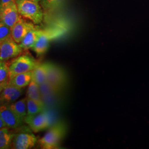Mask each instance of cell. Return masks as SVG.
I'll list each match as a JSON object with an SVG mask.
<instances>
[{
  "instance_id": "cell-1",
  "label": "cell",
  "mask_w": 149,
  "mask_h": 149,
  "mask_svg": "<svg viewBox=\"0 0 149 149\" xmlns=\"http://www.w3.org/2000/svg\"><path fill=\"white\" fill-rule=\"evenodd\" d=\"M66 133V127L63 123L55 124L38 141L40 148L44 149H57Z\"/></svg>"
},
{
  "instance_id": "cell-2",
  "label": "cell",
  "mask_w": 149,
  "mask_h": 149,
  "mask_svg": "<svg viewBox=\"0 0 149 149\" xmlns=\"http://www.w3.org/2000/svg\"><path fill=\"white\" fill-rule=\"evenodd\" d=\"M19 15L28 19L35 24L40 23L43 19V12L38 2L29 0H15Z\"/></svg>"
},
{
  "instance_id": "cell-3",
  "label": "cell",
  "mask_w": 149,
  "mask_h": 149,
  "mask_svg": "<svg viewBox=\"0 0 149 149\" xmlns=\"http://www.w3.org/2000/svg\"><path fill=\"white\" fill-rule=\"evenodd\" d=\"M38 64L28 55H22L17 57L8 66L10 79L17 74L32 71Z\"/></svg>"
},
{
  "instance_id": "cell-4",
  "label": "cell",
  "mask_w": 149,
  "mask_h": 149,
  "mask_svg": "<svg viewBox=\"0 0 149 149\" xmlns=\"http://www.w3.org/2000/svg\"><path fill=\"white\" fill-rule=\"evenodd\" d=\"M66 76L63 69L59 66L47 63V81L54 90L60 92L66 84Z\"/></svg>"
},
{
  "instance_id": "cell-5",
  "label": "cell",
  "mask_w": 149,
  "mask_h": 149,
  "mask_svg": "<svg viewBox=\"0 0 149 149\" xmlns=\"http://www.w3.org/2000/svg\"><path fill=\"white\" fill-rule=\"evenodd\" d=\"M37 142V137L27 127L22 128L16 134L13 139L12 146L13 149H32Z\"/></svg>"
},
{
  "instance_id": "cell-6",
  "label": "cell",
  "mask_w": 149,
  "mask_h": 149,
  "mask_svg": "<svg viewBox=\"0 0 149 149\" xmlns=\"http://www.w3.org/2000/svg\"><path fill=\"white\" fill-rule=\"evenodd\" d=\"M60 34V31L54 29H40L37 41L32 48V50L38 56L42 55L47 52L50 42Z\"/></svg>"
},
{
  "instance_id": "cell-7",
  "label": "cell",
  "mask_w": 149,
  "mask_h": 149,
  "mask_svg": "<svg viewBox=\"0 0 149 149\" xmlns=\"http://www.w3.org/2000/svg\"><path fill=\"white\" fill-rule=\"evenodd\" d=\"M22 50L19 44L11 37L0 43V61H7L17 58L21 54Z\"/></svg>"
},
{
  "instance_id": "cell-8",
  "label": "cell",
  "mask_w": 149,
  "mask_h": 149,
  "mask_svg": "<svg viewBox=\"0 0 149 149\" xmlns=\"http://www.w3.org/2000/svg\"><path fill=\"white\" fill-rule=\"evenodd\" d=\"M22 16L19 15L16 1H12L3 7L0 12V21L12 28Z\"/></svg>"
},
{
  "instance_id": "cell-9",
  "label": "cell",
  "mask_w": 149,
  "mask_h": 149,
  "mask_svg": "<svg viewBox=\"0 0 149 149\" xmlns=\"http://www.w3.org/2000/svg\"><path fill=\"white\" fill-rule=\"evenodd\" d=\"M0 116L7 128L17 129L24 123V119L20 117L13 112L8 104L0 106Z\"/></svg>"
},
{
  "instance_id": "cell-10",
  "label": "cell",
  "mask_w": 149,
  "mask_h": 149,
  "mask_svg": "<svg viewBox=\"0 0 149 149\" xmlns=\"http://www.w3.org/2000/svg\"><path fill=\"white\" fill-rule=\"evenodd\" d=\"M24 121L34 133H38L48 128L50 125V120L45 111L34 116H26Z\"/></svg>"
},
{
  "instance_id": "cell-11",
  "label": "cell",
  "mask_w": 149,
  "mask_h": 149,
  "mask_svg": "<svg viewBox=\"0 0 149 149\" xmlns=\"http://www.w3.org/2000/svg\"><path fill=\"white\" fill-rule=\"evenodd\" d=\"M33 27L34 25L33 23L27 22L21 18L11 28V37L16 43L19 44L28 31Z\"/></svg>"
},
{
  "instance_id": "cell-12",
  "label": "cell",
  "mask_w": 149,
  "mask_h": 149,
  "mask_svg": "<svg viewBox=\"0 0 149 149\" xmlns=\"http://www.w3.org/2000/svg\"><path fill=\"white\" fill-rule=\"evenodd\" d=\"M23 92L21 88H18L8 84L0 94V101L2 103H12L18 99Z\"/></svg>"
},
{
  "instance_id": "cell-13",
  "label": "cell",
  "mask_w": 149,
  "mask_h": 149,
  "mask_svg": "<svg viewBox=\"0 0 149 149\" xmlns=\"http://www.w3.org/2000/svg\"><path fill=\"white\" fill-rule=\"evenodd\" d=\"M40 32V29H38L35 26L28 31L21 42L19 43V45L23 50H28L34 47L37 41Z\"/></svg>"
},
{
  "instance_id": "cell-14",
  "label": "cell",
  "mask_w": 149,
  "mask_h": 149,
  "mask_svg": "<svg viewBox=\"0 0 149 149\" xmlns=\"http://www.w3.org/2000/svg\"><path fill=\"white\" fill-rule=\"evenodd\" d=\"M32 80L36 81L39 85L47 81V63L38 64L32 71Z\"/></svg>"
},
{
  "instance_id": "cell-15",
  "label": "cell",
  "mask_w": 149,
  "mask_h": 149,
  "mask_svg": "<svg viewBox=\"0 0 149 149\" xmlns=\"http://www.w3.org/2000/svg\"><path fill=\"white\" fill-rule=\"evenodd\" d=\"M33 79L32 71L17 74L9 80L8 84L18 88H23L29 85Z\"/></svg>"
},
{
  "instance_id": "cell-16",
  "label": "cell",
  "mask_w": 149,
  "mask_h": 149,
  "mask_svg": "<svg viewBox=\"0 0 149 149\" xmlns=\"http://www.w3.org/2000/svg\"><path fill=\"white\" fill-rule=\"evenodd\" d=\"M27 97L31 98L33 101L36 102L41 106L45 107L44 104L41 92L39 88V85L37 83L32 80L28 85V88L27 91Z\"/></svg>"
},
{
  "instance_id": "cell-17",
  "label": "cell",
  "mask_w": 149,
  "mask_h": 149,
  "mask_svg": "<svg viewBox=\"0 0 149 149\" xmlns=\"http://www.w3.org/2000/svg\"><path fill=\"white\" fill-rule=\"evenodd\" d=\"M8 128L0 129V149H9L12 146L15 134Z\"/></svg>"
},
{
  "instance_id": "cell-18",
  "label": "cell",
  "mask_w": 149,
  "mask_h": 149,
  "mask_svg": "<svg viewBox=\"0 0 149 149\" xmlns=\"http://www.w3.org/2000/svg\"><path fill=\"white\" fill-rule=\"evenodd\" d=\"M11 109L20 117L24 118L27 115V98H24L8 104Z\"/></svg>"
},
{
  "instance_id": "cell-19",
  "label": "cell",
  "mask_w": 149,
  "mask_h": 149,
  "mask_svg": "<svg viewBox=\"0 0 149 149\" xmlns=\"http://www.w3.org/2000/svg\"><path fill=\"white\" fill-rule=\"evenodd\" d=\"M27 116H34L45 111V107L41 106L36 102L27 97Z\"/></svg>"
},
{
  "instance_id": "cell-20",
  "label": "cell",
  "mask_w": 149,
  "mask_h": 149,
  "mask_svg": "<svg viewBox=\"0 0 149 149\" xmlns=\"http://www.w3.org/2000/svg\"><path fill=\"white\" fill-rule=\"evenodd\" d=\"M10 80L9 68L6 61H0V83L8 84Z\"/></svg>"
},
{
  "instance_id": "cell-21",
  "label": "cell",
  "mask_w": 149,
  "mask_h": 149,
  "mask_svg": "<svg viewBox=\"0 0 149 149\" xmlns=\"http://www.w3.org/2000/svg\"><path fill=\"white\" fill-rule=\"evenodd\" d=\"M11 37V28L0 21V43Z\"/></svg>"
},
{
  "instance_id": "cell-22",
  "label": "cell",
  "mask_w": 149,
  "mask_h": 149,
  "mask_svg": "<svg viewBox=\"0 0 149 149\" xmlns=\"http://www.w3.org/2000/svg\"><path fill=\"white\" fill-rule=\"evenodd\" d=\"M15 0H1V4H2V7L3 8L5 6L8 5L9 3H10L12 1H13Z\"/></svg>"
},
{
  "instance_id": "cell-23",
  "label": "cell",
  "mask_w": 149,
  "mask_h": 149,
  "mask_svg": "<svg viewBox=\"0 0 149 149\" xmlns=\"http://www.w3.org/2000/svg\"><path fill=\"white\" fill-rule=\"evenodd\" d=\"M5 127H7V126H6L5 123L3 122V120H2V118H1V116H0V129L5 128Z\"/></svg>"
},
{
  "instance_id": "cell-24",
  "label": "cell",
  "mask_w": 149,
  "mask_h": 149,
  "mask_svg": "<svg viewBox=\"0 0 149 149\" xmlns=\"http://www.w3.org/2000/svg\"><path fill=\"white\" fill-rule=\"evenodd\" d=\"M8 84L6 83H0V94L1 93L2 91L4 89L5 87Z\"/></svg>"
},
{
  "instance_id": "cell-25",
  "label": "cell",
  "mask_w": 149,
  "mask_h": 149,
  "mask_svg": "<svg viewBox=\"0 0 149 149\" xmlns=\"http://www.w3.org/2000/svg\"><path fill=\"white\" fill-rule=\"evenodd\" d=\"M29 1H33V2H39L41 0H29Z\"/></svg>"
},
{
  "instance_id": "cell-26",
  "label": "cell",
  "mask_w": 149,
  "mask_h": 149,
  "mask_svg": "<svg viewBox=\"0 0 149 149\" xmlns=\"http://www.w3.org/2000/svg\"><path fill=\"white\" fill-rule=\"evenodd\" d=\"M2 4H1V0H0V12L1 11V10H2Z\"/></svg>"
}]
</instances>
